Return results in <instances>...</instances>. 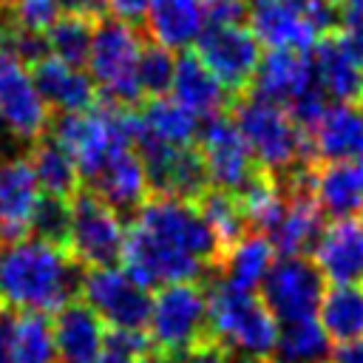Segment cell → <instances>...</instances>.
<instances>
[{"mask_svg": "<svg viewBox=\"0 0 363 363\" xmlns=\"http://www.w3.org/2000/svg\"><path fill=\"white\" fill-rule=\"evenodd\" d=\"M79 269L62 244L26 235L0 252V298L17 312H57L79 292Z\"/></svg>", "mask_w": 363, "mask_h": 363, "instance_id": "6da1fadb", "label": "cell"}, {"mask_svg": "<svg viewBox=\"0 0 363 363\" xmlns=\"http://www.w3.org/2000/svg\"><path fill=\"white\" fill-rule=\"evenodd\" d=\"M51 133V139L71 156L79 179L91 182L113 150L136 145L139 113L99 102L82 113H60Z\"/></svg>", "mask_w": 363, "mask_h": 363, "instance_id": "7a4b0ae2", "label": "cell"}, {"mask_svg": "<svg viewBox=\"0 0 363 363\" xmlns=\"http://www.w3.org/2000/svg\"><path fill=\"white\" fill-rule=\"evenodd\" d=\"M207 323L210 335L230 352L269 360L278 337V320L255 298V292L238 289L224 278H216L207 289Z\"/></svg>", "mask_w": 363, "mask_h": 363, "instance_id": "3957f363", "label": "cell"}, {"mask_svg": "<svg viewBox=\"0 0 363 363\" xmlns=\"http://www.w3.org/2000/svg\"><path fill=\"white\" fill-rule=\"evenodd\" d=\"M142 37L133 23L116 17H99L94 23V40L88 51V74L102 91L105 102L119 108H133L142 99L136 79V62L142 54Z\"/></svg>", "mask_w": 363, "mask_h": 363, "instance_id": "277c9868", "label": "cell"}, {"mask_svg": "<svg viewBox=\"0 0 363 363\" xmlns=\"http://www.w3.org/2000/svg\"><path fill=\"white\" fill-rule=\"evenodd\" d=\"M233 122L247 139L252 159L264 167V173H286L309 153L306 133L292 122L289 111L264 96H247L235 105Z\"/></svg>", "mask_w": 363, "mask_h": 363, "instance_id": "5b68a950", "label": "cell"}, {"mask_svg": "<svg viewBox=\"0 0 363 363\" xmlns=\"http://www.w3.org/2000/svg\"><path fill=\"white\" fill-rule=\"evenodd\" d=\"M145 329L156 352L167 357L182 354L184 349L210 335L207 289H201L196 281L159 286V292L150 301V318Z\"/></svg>", "mask_w": 363, "mask_h": 363, "instance_id": "8992f818", "label": "cell"}, {"mask_svg": "<svg viewBox=\"0 0 363 363\" xmlns=\"http://www.w3.org/2000/svg\"><path fill=\"white\" fill-rule=\"evenodd\" d=\"M133 224L150 233L153 238H159L162 244L182 250L204 264H213L221 258V247L193 201L153 193L136 207Z\"/></svg>", "mask_w": 363, "mask_h": 363, "instance_id": "52a82bcc", "label": "cell"}, {"mask_svg": "<svg viewBox=\"0 0 363 363\" xmlns=\"http://www.w3.org/2000/svg\"><path fill=\"white\" fill-rule=\"evenodd\" d=\"M68 207H71V227L65 244L71 258L77 264H85L88 269L116 264L128 233L122 216L91 190H77L68 199Z\"/></svg>", "mask_w": 363, "mask_h": 363, "instance_id": "ba28073f", "label": "cell"}, {"mask_svg": "<svg viewBox=\"0 0 363 363\" xmlns=\"http://www.w3.org/2000/svg\"><path fill=\"white\" fill-rule=\"evenodd\" d=\"M261 289V303L278 323L318 318L323 298V275L306 255H278L269 267Z\"/></svg>", "mask_w": 363, "mask_h": 363, "instance_id": "9c48e42d", "label": "cell"}, {"mask_svg": "<svg viewBox=\"0 0 363 363\" xmlns=\"http://www.w3.org/2000/svg\"><path fill=\"white\" fill-rule=\"evenodd\" d=\"M82 301L108 329H145L150 318V289L139 286L122 267H91L79 278Z\"/></svg>", "mask_w": 363, "mask_h": 363, "instance_id": "30bf717a", "label": "cell"}, {"mask_svg": "<svg viewBox=\"0 0 363 363\" xmlns=\"http://www.w3.org/2000/svg\"><path fill=\"white\" fill-rule=\"evenodd\" d=\"M122 269L145 289H159L164 284H182V281H199L204 275V261L173 250L145 233L142 227L130 224L122 244Z\"/></svg>", "mask_w": 363, "mask_h": 363, "instance_id": "8fae6325", "label": "cell"}, {"mask_svg": "<svg viewBox=\"0 0 363 363\" xmlns=\"http://www.w3.org/2000/svg\"><path fill=\"white\" fill-rule=\"evenodd\" d=\"M51 122V111L34 85L31 68L0 51V128L20 142H37Z\"/></svg>", "mask_w": 363, "mask_h": 363, "instance_id": "7c38bea8", "label": "cell"}, {"mask_svg": "<svg viewBox=\"0 0 363 363\" xmlns=\"http://www.w3.org/2000/svg\"><path fill=\"white\" fill-rule=\"evenodd\" d=\"M193 54L207 65V71L227 91H241L255 77V68L261 60V43L244 23L207 26L196 40Z\"/></svg>", "mask_w": 363, "mask_h": 363, "instance_id": "4fadbf2b", "label": "cell"}, {"mask_svg": "<svg viewBox=\"0 0 363 363\" xmlns=\"http://www.w3.org/2000/svg\"><path fill=\"white\" fill-rule=\"evenodd\" d=\"M136 153L145 162L150 190L159 196H176L184 201H196L207 190V173L199 150L193 145H164L150 139L147 133H136Z\"/></svg>", "mask_w": 363, "mask_h": 363, "instance_id": "5bb4252c", "label": "cell"}, {"mask_svg": "<svg viewBox=\"0 0 363 363\" xmlns=\"http://www.w3.org/2000/svg\"><path fill=\"white\" fill-rule=\"evenodd\" d=\"M196 150L204 162V173L207 182L218 190L227 193H238L250 179H252V150L247 145V139L241 136L238 125L227 116H210L196 136Z\"/></svg>", "mask_w": 363, "mask_h": 363, "instance_id": "9a60e30c", "label": "cell"}, {"mask_svg": "<svg viewBox=\"0 0 363 363\" xmlns=\"http://www.w3.org/2000/svg\"><path fill=\"white\" fill-rule=\"evenodd\" d=\"M250 31L267 48L312 51L323 37L306 14V0H252L247 6Z\"/></svg>", "mask_w": 363, "mask_h": 363, "instance_id": "2e32d148", "label": "cell"}, {"mask_svg": "<svg viewBox=\"0 0 363 363\" xmlns=\"http://www.w3.org/2000/svg\"><path fill=\"white\" fill-rule=\"evenodd\" d=\"M312 264L329 284H363V216L323 224Z\"/></svg>", "mask_w": 363, "mask_h": 363, "instance_id": "e0dca14e", "label": "cell"}, {"mask_svg": "<svg viewBox=\"0 0 363 363\" xmlns=\"http://www.w3.org/2000/svg\"><path fill=\"white\" fill-rule=\"evenodd\" d=\"M40 187L28 159H0V241H20L31 230L34 210L40 204Z\"/></svg>", "mask_w": 363, "mask_h": 363, "instance_id": "ac0fdd59", "label": "cell"}, {"mask_svg": "<svg viewBox=\"0 0 363 363\" xmlns=\"http://www.w3.org/2000/svg\"><path fill=\"white\" fill-rule=\"evenodd\" d=\"M306 145L323 162H363V102L326 105Z\"/></svg>", "mask_w": 363, "mask_h": 363, "instance_id": "d6986e66", "label": "cell"}, {"mask_svg": "<svg viewBox=\"0 0 363 363\" xmlns=\"http://www.w3.org/2000/svg\"><path fill=\"white\" fill-rule=\"evenodd\" d=\"M108 326L102 318L79 298L68 301L62 309L54 312L51 335L60 363H94L105 349Z\"/></svg>", "mask_w": 363, "mask_h": 363, "instance_id": "ffe728a7", "label": "cell"}, {"mask_svg": "<svg viewBox=\"0 0 363 363\" xmlns=\"http://www.w3.org/2000/svg\"><path fill=\"white\" fill-rule=\"evenodd\" d=\"M252 94L264 96L278 105L295 102L301 94L315 88V71H312V54L306 51H289V48H269L261 54L255 77H252Z\"/></svg>", "mask_w": 363, "mask_h": 363, "instance_id": "44dd1931", "label": "cell"}, {"mask_svg": "<svg viewBox=\"0 0 363 363\" xmlns=\"http://www.w3.org/2000/svg\"><path fill=\"white\" fill-rule=\"evenodd\" d=\"M31 77L37 91L43 94L48 111H60V113H82L88 108L96 105V85L91 79V74L79 65L62 62L51 54H45L40 62L31 65Z\"/></svg>", "mask_w": 363, "mask_h": 363, "instance_id": "7402d4cb", "label": "cell"}, {"mask_svg": "<svg viewBox=\"0 0 363 363\" xmlns=\"http://www.w3.org/2000/svg\"><path fill=\"white\" fill-rule=\"evenodd\" d=\"M147 37L167 51H190L207 28V0H150L145 11Z\"/></svg>", "mask_w": 363, "mask_h": 363, "instance_id": "603a6c76", "label": "cell"}, {"mask_svg": "<svg viewBox=\"0 0 363 363\" xmlns=\"http://www.w3.org/2000/svg\"><path fill=\"white\" fill-rule=\"evenodd\" d=\"M94 190L105 204H111L116 213L122 210H136L153 190L150 179L145 170L142 156L136 147H119L108 156V162L99 167V173L91 179Z\"/></svg>", "mask_w": 363, "mask_h": 363, "instance_id": "cb8c5ba5", "label": "cell"}, {"mask_svg": "<svg viewBox=\"0 0 363 363\" xmlns=\"http://www.w3.org/2000/svg\"><path fill=\"white\" fill-rule=\"evenodd\" d=\"M312 54V71L315 85L323 91L332 102H363V68L360 60H354L340 40L332 34H323Z\"/></svg>", "mask_w": 363, "mask_h": 363, "instance_id": "d4e9b609", "label": "cell"}, {"mask_svg": "<svg viewBox=\"0 0 363 363\" xmlns=\"http://www.w3.org/2000/svg\"><path fill=\"white\" fill-rule=\"evenodd\" d=\"M323 230V210L312 196V187H295L284 204L281 218L267 233L275 255H303L315 247Z\"/></svg>", "mask_w": 363, "mask_h": 363, "instance_id": "484cf974", "label": "cell"}, {"mask_svg": "<svg viewBox=\"0 0 363 363\" xmlns=\"http://www.w3.org/2000/svg\"><path fill=\"white\" fill-rule=\"evenodd\" d=\"M170 96L179 99L187 111H193L199 119L218 116L227 105V88L207 71V65L193 51H182L176 57Z\"/></svg>", "mask_w": 363, "mask_h": 363, "instance_id": "4316f807", "label": "cell"}, {"mask_svg": "<svg viewBox=\"0 0 363 363\" xmlns=\"http://www.w3.org/2000/svg\"><path fill=\"white\" fill-rule=\"evenodd\" d=\"M312 196L332 218L363 216V162H326L312 173Z\"/></svg>", "mask_w": 363, "mask_h": 363, "instance_id": "83f0119b", "label": "cell"}, {"mask_svg": "<svg viewBox=\"0 0 363 363\" xmlns=\"http://www.w3.org/2000/svg\"><path fill=\"white\" fill-rule=\"evenodd\" d=\"M318 323L332 343L363 337V284H329L318 306Z\"/></svg>", "mask_w": 363, "mask_h": 363, "instance_id": "f1b7e54d", "label": "cell"}, {"mask_svg": "<svg viewBox=\"0 0 363 363\" xmlns=\"http://www.w3.org/2000/svg\"><path fill=\"white\" fill-rule=\"evenodd\" d=\"M224 258V281H230L238 289L255 292L269 267L275 264V247L264 233H244L233 247H227L221 252Z\"/></svg>", "mask_w": 363, "mask_h": 363, "instance_id": "f546056e", "label": "cell"}, {"mask_svg": "<svg viewBox=\"0 0 363 363\" xmlns=\"http://www.w3.org/2000/svg\"><path fill=\"white\" fill-rule=\"evenodd\" d=\"M139 125H142V133L164 145H193L201 128L199 116L170 94L150 96L139 113Z\"/></svg>", "mask_w": 363, "mask_h": 363, "instance_id": "4dcf8cb0", "label": "cell"}, {"mask_svg": "<svg viewBox=\"0 0 363 363\" xmlns=\"http://www.w3.org/2000/svg\"><path fill=\"white\" fill-rule=\"evenodd\" d=\"M329 357L332 340L318 323V318L278 323V337L269 363H329Z\"/></svg>", "mask_w": 363, "mask_h": 363, "instance_id": "1f68e13d", "label": "cell"}, {"mask_svg": "<svg viewBox=\"0 0 363 363\" xmlns=\"http://www.w3.org/2000/svg\"><path fill=\"white\" fill-rule=\"evenodd\" d=\"M28 164L31 173L37 179V187L43 196H54V199H71L79 187V173L71 162V156L54 142V139H37L31 153H28Z\"/></svg>", "mask_w": 363, "mask_h": 363, "instance_id": "d6a6232c", "label": "cell"}, {"mask_svg": "<svg viewBox=\"0 0 363 363\" xmlns=\"http://www.w3.org/2000/svg\"><path fill=\"white\" fill-rule=\"evenodd\" d=\"M235 196H238V204H241L247 224H252L264 235L275 227V221L281 218L284 204H286V196L281 193L278 182L269 173H252V179Z\"/></svg>", "mask_w": 363, "mask_h": 363, "instance_id": "836d02e7", "label": "cell"}, {"mask_svg": "<svg viewBox=\"0 0 363 363\" xmlns=\"http://www.w3.org/2000/svg\"><path fill=\"white\" fill-rule=\"evenodd\" d=\"M94 23L96 20H88L79 14H60L43 31L48 54L82 68L88 62V51H91V40H94Z\"/></svg>", "mask_w": 363, "mask_h": 363, "instance_id": "e575fe53", "label": "cell"}, {"mask_svg": "<svg viewBox=\"0 0 363 363\" xmlns=\"http://www.w3.org/2000/svg\"><path fill=\"white\" fill-rule=\"evenodd\" d=\"M199 213L207 221V227L213 230L221 252L227 247H233L247 233V218L241 213V204H238L235 193H227V190H218V187L204 190L199 196Z\"/></svg>", "mask_w": 363, "mask_h": 363, "instance_id": "d590c367", "label": "cell"}, {"mask_svg": "<svg viewBox=\"0 0 363 363\" xmlns=\"http://www.w3.org/2000/svg\"><path fill=\"white\" fill-rule=\"evenodd\" d=\"M173 68H176L173 51H167V48H162L156 43L142 45V54H139V62H136V79H139L142 96L170 94Z\"/></svg>", "mask_w": 363, "mask_h": 363, "instance_id": "8d00e7d4", "label": "cell"}, {"mask_svg": "<svg viewBox=\"0 0 363 363\" xmlns=\"http://www.w3.org/2000/svg\"><path fill=\"white\" fill-rule=\"evenodd\" d=\"M68 227H71L68 201L65 199H54V196H40V204H37L34 218H31L34 235L45 238V241H54V244H65Z\"/></svg>", "mask_w": 363, "mask_h": 363, "instance_id": "74e56055", "label": "cell"}, {"mask_svg": "<svg viewBox=\"0 0 363 363\" xmlns=\"http://www.w3.org/2000/svg\"><path fill=\"white\" fill-rule=\"evenodd\" d=\"M0 51L6 54H14L17 60H23L28 68L34 62H40L45 54H48V45H45V37L37 34V31H28V28H20V26H3L0 28Z\"/></svg>", "mask_w": 363, "mask_h": 363, "instance_id": "f35d334b", "label": "cell"}, {"mask_svg": "<svg viewBox=\"0 0 363 363\" xmlns=\"http://www.w3.org/2000/svg\"><path fill=\"white\" fill-rule=\"evenodd\" d=\"M9 9H11L14 26L37 34H43L62 14L60 0H9Z\"/></svg>", "mask_w": 363, "mask_h": 363, "instance_id": "ab89813d", "label": "cell"}, {"mask_svg": "<svg viewBox=\"0 0 363 363\" xmlns=\"http://www.w3.org/2000/svg\"><path fill=\"white\" fill-rule=\"evenodd\" d=\"M105 349L136 360L145 352H150V337L145 329H108L105 332Z\"/></svg>", "mask_w": 363, "mask_h": 363, "instance_id": "60d3db41", "label": "cell"}, {"mask_svg": "<svg viewBox=\"0 0 363 363\" xmlns=\"http://www.w3.org/2000/svg\"><path fill=\"white\" fill-rule=\"evenodd\" d=\"M173 363H230V349L213 335H207L190 349H184L182 354H176Z\"/></svg>", "mask_w": 363, "mask_h": 363, "instance_id": "b9f144b4", "label": "cell"}, {"mask_svg": "<svg viewBox=\"0 0 363 363\" xmlns=\"http://www.w3.org/2000/svg\"><path fill=\"white\" fill-rule=\"evenodd\" d=\"M247 17L244 0H207V26H233Z\"/></svg>", "mask_w": 363, "mask_h": 363, "instance_id": "7bdbcfd3", "label": "cell"}, {"mask_svg": "<svg viewBox=\"0 0 363 363\" xmlns=\"http://www.w3.org/2000/svg\"><path fill=\"white\" fill-rule=\"evenodd\" d=\"M150 0H105V9L111 11V17L125 20V23H136L145 17Z\"/></svg>", "mask_w": 363, "mask_h": 363, "instance_id": "ee69618b", "label": "cell"}, {"mask_svg": "<svg viewBox=\"0 0 363 363\" xmlns=\"http://www.w3.org/2000/svg\"><path fill=\"white\" fill-rule=\"evenodd\" d=\"M62 14H79L88 20H96L105 9V0H60Z\"/></svg>", "mask_w": 363, "mask_h": 363, "instance_id": "f6af8a7d", "label": "cell"}, {"mask_svg": "<svg viewBox=\"0 0 363 363\" xmlns=\"http://www.w3.org/2000/svg\"><path fill=\"white\" fill-rule=\"evenodd\" d=\"M329 363H363V337L352 343H337L332 349Z\"/></svg>", "mask_w": 363, "mask_h": 363, "instance_id": "bcb514c9", "label": "cell"}, {"mask_svg": "<svg viewBox=\"0 0 363 363\" xmlns=\"http://www.w3.org/2000/svg\"><path fill=\"white\" fill-rule=\"evenodd\" d=\"M340 20H357L363 23V0H332Z\"/></svg>", "mask_w": 363, "mask_h": 363, "instance_id": "7dc6e473", "label": "cell"}, {"mask_svg": "<svg viewBox=\"0 0 363 363\" xmlns=\"http://www.w3.org/2000/svg\"><path fill=\"white\" fill-rule=\"evenodd\" d=\"M94 363H136V360H130V357H125V354H116V352H111V349H102V354H99Z\"/></svg>", "mask_w": 363, "mask_h": 363, "instance_id": "c3c4849f", "label": "cell"}, {"mask_svg": "<svg viewBox=\"0 0 363 363\" xmlns=\"http://www.w3.org/2000/svg\"><path fill=\"white\" fill-rule=\"evenodd\" d=\"M136 363H173V357H167V354L150 349V352H145L142 357H136Z\"/></svg>", "mask_w": 363, "mask_h": 363, "instance_id": "681fc988", "label": "cell"}, {"mask_svg": "<svg viewBox=\"0 0 363 363\" xmlns=\"http://www.w3.org/2000/svg\"><path fill=\"white\" fill-rule=\"evenodd\" d=\"M360 68H363V65H360Z\"/></svg>", "mask_w": 363, "mask_h": 363, "instance_id": "f907efd6", "label": "cell"}]
</instances>
